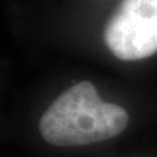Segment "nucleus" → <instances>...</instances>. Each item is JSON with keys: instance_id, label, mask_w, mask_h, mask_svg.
I'll list each match as a JSON object with an SVG mask.
<instances>
[{"instance_id": "obj_1", "label": "nucleus", "mask_w": 157, "mask_h": 157, "mask_svg": "<svg viewBox=\"0 0 157 157\" xmlns=\"http://www.w3.org/2000/svg\"><path fill=\"white\" fill-rule=\"evenodd\" d=\"M128 123L123 107L107 104L96 86L84 80L62 93L39 119L38 128L47 143L76 147L119 135Z\"/></svg>"}, {"instance_id": "obj_2", "label": "nucleus", "mask_w": 157, "mask_h": 157, "mask_svg": "<svg viewBox=\"0 0 157 157\" xmlns=\"http://www.w3.org/2000/svg\"><path fill=\"white\" fill-rule=\"evenodd\" d=\"M109 50L121 60L157 52V0H122L105 28Z\"/></svg>"}]
</instances>
